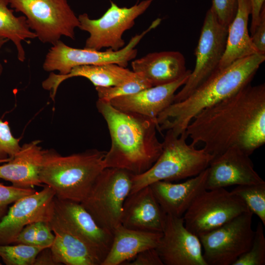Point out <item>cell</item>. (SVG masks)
<instances>
[{"label":"cell","mask_w":265,"mask_h":265,"mask_svg":"<svg viewBox=\"0 0 265 265\" xmlns=\"http://www.w3.org/2000/svg\"><path fill=\"white\" fill-rule=\"evenodd\" d=\"M249 211L242 199L224 188L205 189L183 215L186 227L199 237Z\"/></svg>","instance_id":"obj_9"},{"label":"cell","mask_w":265,"mask_h":265,"mask_svg":"<svg viewBox=\"0 0 265 265\" xmlns=\"http://www.w3.org/2000/svg\"><path fill=\"white\" fill-rule=\"evenodd\" d=\"M186 132L166 131L161 153L148 170L132 175L130 193L160 181L172 182L194 177L207 169L214 156L186 141Z\"/></svg>","instance_id":"obj_5"},{"label":"cell","mask_w":265,"mask_h":265,"mask_svg":"<svg viewBox=\"0 0 265 265\" xmlns=\"http://www.w3.org/2000/svg\"><path fill=\"white\" fill-rule=\"evenodd\" d=\"M265 182L254 169L250 155L232 147L214 157L208 167L206 189Z\"/></svg>","instance_id":"obj_15"},{"label":"cell","mask_w":265,"mask_h":265,"mask_svg":"<svg viewBox=\"0 0 265 265\" xmlns=\"http://www.w3.org/2000/svg\"><path fill=\"white\" fill-rule=\"evenodd\" d=\"M7 0H0V37L10 40L16 48L17 58L23 62L26 53L22 42L37 38L24 16L17 17L8 7Z\"/></svg>","instance_id":"obj_26"},{"label":"cell","mask_w":265,"mask_h":265,"mask_svg":"<svg viewBox=\"0 0 265 265\" xmlns=\"http://www.w3.org/2000/svg\"><path fill=\"white\" fill-rule=\"evenodd\" d=\"M253 213L246 211L199 236L207 265H233L250 248L254 236Z\"/></svg>","instance_id":"obj_10"},{"label":"cell","mask_w":265,"mask_h":265,"mask_svg":"<svg viewBox=\"0 0 265 265\" xmlns=\"http://www.w3.org/2000/svg\"><path fill=\"white\" fill-rule=\"evenodd\" d=\"M0 260H1V258H0V265H1L2 264H1V262H0Z\"/></svg>","instance_id":"obj_43"},{"label":"cell","mask_w":265,"mask_h":265,"mask_svg":"<svg viewBox=\"0 0 265 265\" xmlns=\"http://www.w3.org/2000/svg\"><path fill=\"white\" fill-rule=\"evenodd\" d=\"M160 21V19H157L147 29L132 37L126 46L117 51L109 49L102 52L84 48H74L60 40L53 45L47 53L43 68L46 71H57L59 74L64 75L68 74L74 67L82 65L113 63L126 67L129 62L134 59L137 54L135 46L144 35L157 27Z\"/></svg>","instance_id":"obj_8"},{"label":"cell","mask_w":265,"mask_h":265,"mask_svg":"<svg viewBox=\"0 0 265 265\" xmlns=\"http://www.w3.org/2000/svg\"><path fill=\"white\" fill-rule=\"evenodd\" d=\"M49 223L54 235L50 248L57 265H101L100 257L54 208Z\"/></svg>","instance_id":"obj_16"},{"label":"cell","mask_w":265,"mask_h":265,"mask_svg":"<svg viewBox=\"0 0 265 265\" xmlns=\"http://www.w3.org/2000/svg\"><path fill=\"white\" fill-rule=\"evenodd\" d=\"M191 72L188 70L183 76L171 83L117 97L109 102L119 110L137 114L157 122L158 115L174 102L176 91L186 83Z\"/></svg>","instance_id":"obj_17"},{"label":"cell","mask_w":265,"mask_h":265,"mask_svg":"<svg viewBox=\"0 0 265 265\" xmlns=\"http://www.w3.org/2000/svg\"><path fill=\"white\" fill-rule=\"evenodd\" d=\"M37 222L26 225L18 234L13 244H24L35 246Z\"/></svg>","instance_id":"obj_37"},{"label":"cell","mask_w":265,"mask_h":265,"mask_svg":"<svg viewBox=\"0 0 265 265\" xmlns=\"http://www.w3.org/2000/svg\"><path fill=\"white\" fill-rule=\"evenodd\" d=\"M137 74L116 64L82 65L73 68L66 75L51 73L42 83L43 88L51 92L53 100L59 85L64 80L75 77L89 80L95 87L117 86L134 79Z\"/></svg>","instance_id":"obj_22"},{"label":"cell","mask_w":265,"mask_h":265,"mask_svg":"<svg viewBox=\"0 0 265 265\" xmlns=\"http://www.w3.org/2000/svg\"><path fill=\"white\" fill-rule=\"evenodd\" d=\"M9 161V160H0V164H1L2 163H5V162H8Z\"/></svg>","instance_id":"obj_42"},{"label":"cell","mask_w":265,"mask_h":265,"mask_svg":"<svg viewBox=\"0 0 265 265\" xmlns=\"http://www.w3.org/2000/svg\"><path fill=\"white\" fill-rule=\"evenodd\" d=\"M26 17L30 28L44 43L54 44L62 36L72 39L80 22L67 0H7Z\"/></svg>","instance_id":"obj_7"},{"label":"cell","mask_w":265,"mask_h":265,"mask_svg":"<svg viewBox=\"0 0 265 265\" xmlns=\"http://www.w3.org/2000/svg\"><path fill=\"white\" fill-rule=\"evenodd\" d=\"M125 265H163L155 248L146 249L136 255Z\"/></svg>","instance_id":"obj_36"},{"label":"cell","mask_w":265,"mask_h":265,"mask_svg":"<svg viewBox=\"0 0 265 265\" xmlns=\"http://www.w3.org/2000/svg\"><path fill=\"white\" fill-rule=\"evenodd\" d=\"M153 0H144L131 7H120L111 2L110 7L97 19H90L87 13L80 14L79 28L89 33L84 48L100 51L108 48L114 51L124 47L123 34L131 28L135 20L150 6Z\"/></svg>","instance_id":"obj_11"},{"label":"cell","mask_w":265,"mask_h":265,"mask_svg":"<svg viewBox=\"0 0 265 265\" xmlns=\"http://www.w3.org/2000/svg\"><path fill=\"white\" fill-rule=\"evenodd\" d=\"M54 239V235L49 222H37L35 246L44 248H50L53 243Z\"/></svg>","instance_id":"obj_34"},{"label":"cell","mask_w":265,"mask_h":265,"mask_svg":"<svg viewBox=\"0 0 265 265\" xmlns=\"http://www.w3.org/2000/svg\"><path fill=\"white\" fill-rule=\"evenodd\" d=\"M155 248L163 265H207L199 237L186 227L183 217L166 214Z\"/></svg>","instance_id":"obj_14"},{"label":"cell","mask_w":265,"mask_h":265,"mask_svg":"<svg viewBox=\"0 0 265 265\" xmlns=\"http://www.w3.org/2000/svg\"><path fill=\"white\" fill-rule=\"evenodd\" d=\"M19 141L12 135L8 123L0 120V160H10L21 148Z\"/></svg>","instance_id":"obj_31"},{"label":"cell","mask_w":265,"mask_h":265,"mask_svg":"<svg viewBox=\"0 0 265 265\" xmlns=\"http://www.w3.org/2000/svg\"><path fill=\"white\" fill-rule=\"evenodd\" d=\"M186 134L214 157L232 147L249 155L265 143V84L247 85L197 114Z\"/></svg>","instance_id":"obj_1"},{"label":"cell","mask_w":265,"mask_h":265,"mask_svg":"<svg viewBox=\"0 0 265 265\" xmlns=\"http://www.w3.org/2000/svg\"><path fill=\"white\" fill-rule=\"evenodd\" d=\"M137 74V75L134 79L117 86L96 87L98 99L110 102L114 98L132 94L152 87L142 75Z\"/></svg>","instance_id":"obj_29"},{"label":"cell","mask_w":265,"mask_h":265,"mask_svg":"<svg viewBox=\"0 0 265 265\" xmlns=\"http://www.w3.org/2000/svg\"><path fill=\"white\" fill-rule=\"evenodd\" d=\"M2 70H3V67H2V64L0 63V76L2 74Z\"/></svg>","instance_id":"obj_41"},{"label":"cell","mask_w":265,"mask_h":265,"mask_svg":"<svg viewBox=\"0 0 265 265\" xmlns=\"http://www.w3.org/2000/svg\"><path fill=\"white\" fill-rule=\"evenodd\" d=\"M238 6V0H212L211 7L219 22L228 27L236 16Z\"/></svg>","instance_id":"obj_33"},{"label":"cell","mask_w":265,"mask_h":265,"mask_svg":"<svg viewBox=\"0 0 265 265\" xmlns=\"http://www.w3.org/2000/svg\"><path fill=\"white\" fill-rule=\"evenodd\" d=\"M96 106L106 122L111 141L105 157L106 168L123 169L133 175L151 168L162 150L157 135V122L119 110L109 102L98 99Z\"/></svg>","instance_id":"obj_2"},{"label":"cell","mask_w":265,"mask_h":265,"mask_svg":"<svg viewBox=\"0 0 265 265\" xmlns=\"http://www.w3.org/2000/svg\"><path fill=\"white\" fill-rule=\"evenodd\" d=\"M251 4V34L254 31L258 24L262 10L265 6V0H250Z\"/></svg>","instance_id":"obj_38"},{"label":"cell","mask_w":265,"mask_h":265,"mask_svg":"<svg viewBox=\"0 0 265 265\" xmlns=\"http://www.w3.org/2000/svg\"><path fill=\"white\" fill-rule=\"evenodd\" d=\"M44 248L24 244L0 245V257L6 265H33Z\"/></svg>","instance_id":"obj_28"},{"label":"cell","mask_w":265,"mask_h":265,"mask_svg":"<svg viewBox=\"0 0 265 265\" xmlns=\"http://www.w3.org/2000/svg\"><path fill=\"white\" fill-rule=\"evenodd\" d=\"M250 14V0H238L237 11L228 26L225 50L217 70L227 67L238 59L258 53L248 33Z\"/></svg>","instance_id":"obj_25"},{"label":"cell","mask_w":265,"mask_h":265,"mask_svg":"<svg viewBox=\"0 0 265 265\" xmlns=\"http://www.w3.org/2000/svg\"><path fill=\"white\" fill-rule=\"evenodd\" d=\"M54 208L103 262L111 247L112 233L100 227L80 203L55 197Z\"/></svg>","instance_id":"obj_18"},{"label":"cell","mask_w":265,"mask_h":265,"mask_svg":"<svg viewBox=\"0 0 265 265\" xmlns=\"http://www.w3.org/2000/svg\"><path fill=\"white\" fill-rule=\"evenodd\" d=\"M112 234L111 247L101 265H124L139 253L156 248L162 233L135 230L120 224Z\"/></svg>","instance_id":"obj_24"},{"label":"cell","mask_w":265,"mask_h":265,"mask_svg":"<svg viewBox=\"0 0 265 265\" xmlns=\"http://www.w3.org/2000/svg\"><path fill=\"white\" fill-rule=\"evenodd\" d=\"M208 174V167L182 183L160 181L149 186L166 214L183 217L196 197L206 189Z\"/></svg>","instance_id":"obj_20"},{"label":"cell","mask_w":265,"mask_h":265,"mask_svg":"<svg viewBox=\"0 0 265 265\" xmlns=\"http://www.w3.org/2000/svg\"><path fill=\"white\" fill-rule=\"evenodd\" d=\"M40 191L20 198L8 209L0 221V245L13 244L27 225L49 222L54 211L55 193L47 185Z\"/></svg>","instance_id":"obj_13"},{"label":"cell","mask_w":265,"mask_h":265,"mask_svg":"<svg viewBox=\"0 0 265 265\" xmlns=\"http://www.w3.org/2000/svg\"><path fill=\"white\" fill-rule=\"evenodd\" d=\"M33 265H57L50 248L42 250L37 255Z\"/></svg>","instance_id":"obj_39"},{"label":"cell","mask_w":265,"mask_h":265,"mask_svg":"<svg viewBox=\"0 0 265 265\" xmlns=\"http://www.w3.org/2000/svg\"><path fill=\"white\" fill-rule=\"evenodd\" d=\"M132 71L142 75L152 86L173 82L187 71L184 56L177 51L148 53L132 62Z\"/></svg>","instance_id":"obj_23"},{"label":"cell","mask_w":265,"mask_h":265,"mask_svg":"<svg viewBox=\"0 0 265 265\" xmlns=\"http://www.w3.org/2000/svg\"><path fill=\"white\" fill-rule=\"evenodd\" d=\"M8 40L6 39H4L1 37H0V51L3 46L8 41Z\"/></svg>","instance_id":"obj_40"},{"label":"cell","mask_w":265,"mask_h":265,"mask_svg":"<svg viewBox=\"0 0 265 265\" xmlns=\"http://www.w3.org/2000/svg\"><path fill=\"white\" fill-rule=\"evenodd\" d=\"M39 142L34 140L24 144L10 160L0 164V179L19 188L43 186L39 172L44 150L39 145Z\"/></svg>","instance_id":"obj_21"},{"label":"cell","mask_w":265,"mask_h":265,"mask_svg":"<svg viewBox=\"0 0 265 265\" xmlns=\"http://www.w3.org/2000/svg\"><path fill=\"white\" fill-rule=\"evenodd\" d=\"M166 217L148 186L127 196L123 207L121 224L135 230L162 233Z\"/></svg>","instance_id":"obj_19"},{"label":"cell","mask_w":265,"mask_h":265,"mask_svg":"<svg viewBox=\"0 0 265 265\" xmlns=\"http://www.w3.org/2000/svg\"><path fill=\"white\" fill-rule=\"evenodd\" d=\"M106 153L90 149L64 156L53 149L44 150L40 180L53 190L55 197L80 203L106 168Z\"/></svg>","instance_id":"obj_4"},{"label":"cell","mask_w":265,"mask_h":265,"mask_svg":"<svg viewBox=\"0 0 265 265\" xmlns=\"http://www.w3.org/2000/svg\"><path fill=\"white\" fill-rule=\"evenodd\" d=\"M231 192L240 198L248 210L265 225V182L238 185Z\"/></svg>","instance_id":"obj_27"},{"label":"cell","mask_w":265,"mask_h":265,"mask_svg":"<svg viewBox=\"0 0 265 265\" xmlns=\"http://www.w3.org/2000/svg\"><path fill=\"white\" fill-rule=\"evenodd\" d=\"M250 36L258 53L265 55V6L261 11L260 19Z\"/></svg>","instance_id":"obj_35"},{"label":"cell","mask_w":265,"mask_h":265,"mask_svg":"<svg viewBox=\"0 0 265 265\" xmlns=\"http://www.w3.org/2000/svg\"><path fill=\"white\" fill-rule=\"evenodd\" d=\"M228 28L219 22L211 7L206 14L195 49L194 68L183 88L175 95L173 103L186 99L217 71L225 52Z\"/></svg>","instance_id":"obj_12"},{"label":"cell","mask_w":265,"mask_h":265,"mask_svg":"<svg viewBox=\"0 0 265 265\" xmlns=\"http://www.w3.org/2000/svg\"><path fill=\"white\" fill-rule=\"evenodd\" d=\"M264 226L261 221L258 223L250 249L242 254L233 265H265V237Z\"/></svg>","instance_id":"obj_30"},{"label":"cell","mask_w":265,"mask_h":265,"mask_svg":"<svg viewBox=\"0 0 265 265\" xmlns=\"http://www.w3.org/2000/svg\"><path fill=\"white\" fill-rule=\"evenodd\" d=\"M117 168H105L80 203L102 228L111 233L119 225L124 202L131 192L132 175Z\"/></svg>","instance_id":"obj_6"},{"label":"cell","mask_w":265,"mask_h":265,"mask_svg":"<svg viewBox=\"0 0 265 265\" xmlns=\"http://www.w3.org/2000/svg\"><path fill=\"white\" fill-rule=\"evenodd\" d=\"M265 55L254 54L217 70L190 95L171 104L157 117L159 131L171 130L179 135L202 110L235 94L251 83Z\"/></svg>","instance_id":"obj_3"},{"label":"cell","mask_w":265,"mask_h":265,"mask_svg":"<svg viewBox=\"0 0 265 265\" xmlns=\"http://www.w3.org/2000/svg\"><path fill=\"white\" fill-rule=\"evenodd\" d=\"M35 191L34 188H22L0 183V221L6 214L10 204Z\"/></svg>","instance_id":"obj_32"}]
</instances>
